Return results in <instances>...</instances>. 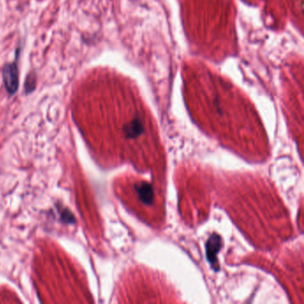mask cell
<instances>
[{
    "instance_id": "2",
    "label": "cell",
    "mask_w": 304,
    "mask_h": 304,
    "mask_svg": "<svg viewBox=\"0 0 304 304\" xmlns=\"http://www.w3.org/2000/svg\"><path fill=\"white\" fill-rule=\"evenodd\" d=\"M124 134L127 139L138 140L146 132V128L141 119L134 118L130 122H128L124 127Z\"/></svg>"
},
{
    "instance_id": "1",
    "label": "cell",
    "mask_w": 304,
    "mask_h": 304,
    "mask_svg": "<svg viewBox=\"0 0 304 304\" xmlns=\"http://www.w3.org/2000/svg\"><path fill=\"white\" fill-rule=\"evenodd\" d=\"M5 87L10 95L17 93L19 88V70L16 63L6 65L2 71Z\"/></svg>"
},
{
    "instance_id": "4",
    "label": "cell",
    "mask_w": 304,
    "mask_h": 304,
    "mask_svg": "<svg viewBox=\"0 0 304 304\" xmlns=\"http://www.w3.org/2000/svg\"><path fill=\"white\" fill-rule=\"evenodd\" d=\"M35 87H36V77L34 74H30L27 80H26V83H25V89H26V92L30 93L33 90H35Z\"/></svg>"
},
{
    "instance_id": "3",
    "label": "cell",
    "mask_w": 304,
    "mask_h": 304,
    "mask_svg": "<svg viewBox=\"0 0 304 304\" xmlns=\"http://www.w3.org/2000/svg\"><path fill=\"white\" fill-rule=\"evenodd\" d=\"M137 193L139 198L141 199L143 203L146 204H151L154 201V189L149 184L141 183L136 186Z\"/></svg>"
}]
</instances>
